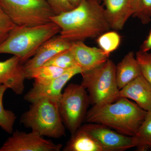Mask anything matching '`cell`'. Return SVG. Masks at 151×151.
<instances>
[{"label":"cell","mask_w":151,"mask_h":151,"mask_svg":"<svg viewBox=\"0 0 151 151\" xmlns=\"http://www.w3.org/2000/svg\"><path fill=\"white\" fill-rule=\"evenodd\" d=\"M0 5L17 26L45 24L55 15L46 0H0Z\"/></svg>","instance_id":"8992f818"},{"label":"cell","mask_w":151,"mask_h":151,"mask_svg":"<svg viewBox=\"0 0 151 151\" xmlns=\"http://www.w3.org/2000/svg\"><path fill=\"white\" fill-rule=\"evenodd\" d=\"M67 70L53 65H42L30 71L26 78L34 79L36 82H45L59 77Z\"/></svg>","instance_id":"d6986e66"},{"label":"cell","mask_w":151,"mask_h":151,"mask_svg":"<svg viewBox=\"0 0 151 151\" xmlns=\"http://www.w3.org/2000/svg\"><path fill=\"white\" fill-rule=\"evenodd\" d=\"M89 104L88 94L81 84L71 83L64 89L58 108L63 122L71 134L82 126Z\"/></svg>","instance_id":"52a82bcc"},{"label":"cell","mask_w":151,"mask_h":151,"mask_svg":"<svg viewBox=\"0 0 151 151\" xmlns=\"http://www.w3.org/2000/svg\"><path fill=\"white\" fill-rule=\"evenodd\" d=\"M99 48L108 57L117 49L121 42V37L116 31H108L96 38Z\"/></svg>","instance_id":"ffe728a7"},{"label":"cell","mask_w":151,"mask_h":151,"mask_svg":"<svg viewBox=\"0 0 151 151\" xmlns=\"http://www.w3.org/2000/svg\"><path fill=\"white\" fill-rule=\"evenodd\" d=\"M20 122L42 137L58 139L65 136V127L60 114L58 103L46 97L31 103Z\"/></svg>","instance_id":"277c9868"},{"label":"cell","mask_w":151,"mask_h":151,"mask_svg":"<svg viewBox=\"0 0 151 151\" xmlns=\"http://www.w3.org/2000/svg\"><path fill=\"white\" fill-rule=\"evenodd\" d=\"M64 151H108L85 130L80 128L72 134Z\"/></svg>","instance_id":"e0dca14e"},{"label":"cell","mask_w":151,"mask_h":151,"mask_svg":"<svg viewBox=\"0 0 151 151\" xmlns=\"http://www.w3.org/2000/svg\"><path fill=\"white\" fill-rule=\"evenodd\" d=\"M70 49L81 73L100 66L109 57L100 48L88 46L83 41L72 42Z\"/></svg>","instance_id":"4fadbf2b"},{"label":"cell","mask_w":151,"mask_h":151,"mask_svg":"<svg viewBox=\"0 0 151 151\" xmlns=\"http://www.w3.org/2000/svg\"><path fill=\"white\" fill-rule=\"evenodd\" d=\"M104 14L111 29H123L133 11L131 0H103Z\"/></svg>","instance_id":"9a60e30c"},{"label":"cell","mask_w":151,"mask_h":151,"mask_svg":"<svg viewBox=\"0 0 151 151\" xmlns=\"http://www.w3.org/2000/svg\"><path fill=\"white\" fill-rule=\"evenodd\" d=\"M60 31L59 27L52 22L35 26L16 25L0 45V54L13 55L24 63L34 55L42 44Z\"/></svg>","instance_id":"3957f363"},{"label":"cell","mask_w":151,"mask_h":151,"mask_svg":"<svg viewBox=\"0 0 151 151\" xmlns=\"http://www.w3.org/2000/svg\"><path fill=\"white\" fill-rule=\"evenodd\" d=\"M72 42L61 37L55 36L42 44L32 58L24 63V68L26 76L30 71L40 66L55 55L69 49Z\"/></svg>","instance_id":"8fae6325"},{"label":"cell","mask_w":151,"mask_h":151,"mask_svg":"<svg viewBox=\"0 0 151 151\" xmlns=\"http://www.w3.org/2000/svg\"><path fill=\"white\" fill-rule=\"evenodd\" d=\"M135 55L140 68L142 75L151 84V52L139 50L136 52Z\"/></svg>","instance_id":"cb8c5ba5"},{"label":"cell","mask_w":151,"mask_h":151,"mask_svg":"<svg viewBox=\"0 0 151 151\" xmlns=\"http://www.w3.org/2000/svg\"><path fill=\"white\" fill-rule=\"evenodd\" d=\"M26 79L24 63L18 57L14 56L0 61V84H4L17 95L22 94Z\"/></svg>","instance_id":"7c38bea8"},{"label":"cell","mask_w":151,"mask_h":151,"mask_svg":"<svg viewBox=\"0 0 151 151\" xmlns=\"http://www.w3.org/2000/svg\"><path fill=\"white\" fill-rule=\"evenodd\" d=\"M81 72V68L76 66L68 69L54 79L43 82L35 81L32 88L25 95L24 100L32 103L37 99L46 97L59 103L65 84L73 76Z\"/></svg>","instance_id":"30bf717a"},{"label":"cell","mask_w":151,"mask_h":151,"mask_svg":"<svg viewBox=\"0 0 151 151\" xmlns=\"http://www.w3.org/2000/svg\"><path fill=\"white\" fill-rule=\"evenodd\" d=\"M80 128L92 135L108 151H124L136 147L134 137L122 134L102 124L88 123Z\"/></svg>","instance_id":"9c48e42d"},{"label":"cell","mask_w":151,"mask_h":151,"mask_svg":"<svg viewBox=\"0 0 151 151\" xmlns=\"http://www.w3.org/2000/svg\"><path fill=\"white\" fill-rule=\"evenodd\" d=\"M42 65H53L66 70L78 66L70 48L59 52Z\"/></svg>","instance_id":"7402d4cb"},{"label":"cell","mask_w":151,"mask_h":151,"mask_svg":"<svg viewBox=\"0 0 151 151\" xmlns=\"http://www.w3.org/2000/svg\"><path fill=\"white\" fill-rule=\"evenodd\" d=\"M119 97L133 100L147 112L151 111V84L142 74L120 89Z\"/></svg>","instance_id":"5bb4252c"},{"label":"cell","mask_w":151,"mask_h":151,"mask_svg":"<svg viewBox=\"0 0 151 151\" xmlns=\"http://www.w3.org/2000/svg\"><path fill=\"white\" fill-rule=\"evenodd\" d=\"M16 25L12 21L0 5V45L8 37Z\"/></svg>","instance_id":"d4e9b609"},{"label":"cell","mask_w":151,"mask_h":151,"mask_svg":"<svg viewBox=\"0 0 151 151\" xmlns=\"http://www.w3.org/2000/svg\"><path fill=\"white\" fill-rule=\"evenodd\" d=\"M98 1H100V0H98Z\"/></svg>","instance_id":"f1b7e54d"},{"label":"cell","mask_w":151,"mask_h":151,"mask_svg":"<svg viewBox=\"0 0 151 151\" xmlns=\"http://www.w3.org/2000/svg\"><path fill=\"white\" fill-rule=\"evenodd\" d=\"M134 137L137 150L151 151V111L147 112L145 119Z\"/></svg>","instance_id":"ac0fdd59"},{"label":"cell","mask_w":151,"mask_h":151,"mask_svg":"<svg viewBox=\"0 0 151 151\" xmlns=\"http://www.w3.org/2000/svg\"><path fill=\"white\" fill-rule=\"evenodd\" d=\"M55 15L71 10L74 8L69 0H46Z\"/></svg>","instance_id":"484cf974"},{"label":"cell","mask_w":151,"mask_h":151,"mask_svg":"<svg viewBox=\"0 0 151 151\" xmlns=\"http://www.w3.org/2000/svg\"><path fill=\"white\" fill-rule=\"evenodd\" d=\"M60 36L71 42L97 38L111 29L98 0H84L71 10L51 18Z\"/></svg>","instance_id":"6da1fadb"},{"label":"cell","mask_w":151,"mask_h":151,"mask_svg":"<svg viewBox=\"0 0 151 151\" xmlns=\"http://www.w3.org/2000/svg\"><path fill=\"white\" fill-rule=\"evenodd\" d=\"M133 17L137 18L144 24L151 21V0H131Z\"/></svg>","instance_id":"603a6c76"},{"label":"cell","mask_w":151,"mask_h":151,"mask_svg":"<svg viewBox=\"0 0 151 151\" xmlns=\"http://www.w3.org/2000/svg\"><path fill=\"white\" fill-rule=\"evenodd\" d=\"M0 147V151H59L61 144L46 139L37 132L27 133L16 130Z\"/></svg>","instance_id":"ba28073f"},{"label":"cell","mask_w":151,"mask_h":151,"mask_svg":"<svg viewBox=\"0 0 151 151\" xmlns=\"http://www.w3.org/2000/svg\"><path fill=\"white\" fill-rule=\"evenodd\" d=\"M8 88L4 84H0V127L3 130L12 134L17 117L12 111L6 110L3 105V98L6 90Z\"/></svg>","instance_id":"44dd1931"},{"label":"cell","mask_w":151,"mask_h":151,"mask_svg":"<svg viewBox=\"0 0 151 151\" xmlns=\"http://www.w3.org/2000/svg\"><path fill=\"white\" fill-rule=\"evenodd\" d=\"M116 68L115 63L108 59L100 66L81 73V84L88 92L92 106L113 103L120 97Z\"/></svg>","instance_id":"5b68a950"},{"label":"cell","mask_w":151,"mask_h":151,"mask_svg":"<svg viewBox=\"0 0 151 151\" xmlns=\"http://www.w3.org/2000/svg\"><path fill=\"white\" fill-rule=\"evenodd\" d=\"M70 1V3H71V4L74 7H76V6L79 5L80 3L82 2V1H84V0H69Z\"/></svg>","instance_id":"83f0119b"},{"label":"cell","mask_w":151,"mask_h":151,"mask_svg":"<svg viewBox=\"0 0 151 151\" xmlns=\"http://www.w3.org/2000/svg\"><path fill=\"white\" fill-rule=\"evenodd\" d=\"M140 51L148 52L151 50V29L147 39L144 41L140 47Z\"/></svg>","instance_id":"4316f807"},{"label":"cell","mask_w":151,"mask_h":151,"mask_svg":"<svg viewBox=\"0 0 151 151\" xmlns=\"http://www.w3.org/2000/svg\"><path fill=\"white\" fill-rule=\"evenodd\" d=\"M141 74L140 68L133 51L129 52L116 65V82L120 90Z\"/></svg>","instance_id":"2e32d148"},{"label":"cell","mask_w":151,"mask_h":151,"mask_svg":"<svg viewBox=\"0 0 151 151\" xmlns=\"http://www.w3.org/2000/svg\"><path fill=\"white\" fill-rule=\"evenodd\" d=\"M147 113L131 100L120 97L113 103L92 106L84 122L102 124L122 134L134 137Z\"/></svg>","instance_id":"7a4b0ae2"}]
</instances>
